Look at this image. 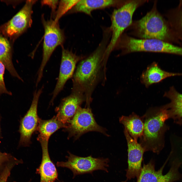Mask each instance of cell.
Segmentation results:
<instances>
[{"mask_svg":"<svg viewBox=\"0 0 182 182\" xmlns=\"http://www.w3.org/2000/svg\"><path fill=\"white\" fill-rule=\"evenodd\" d=\"M79 0H61L59 2L54 20L58 22L59 19L65 13L70 11Z\"/></svg>","mask_w":182,"mask_h":182,"instance_id":"obj_23","label":"cell"},{"mask_svg":"<svg viewBox=\"0 0 182 182\" xmlns=\"http://www.w3.org/2000/svg\"><path fill=\"white\" fill-rule=\"evenodd\" d=\"M1 118L0 116V122H1Z\"/></svg>","mask_w":182,"mask_h":182,"instance_id":"obj_28","label":"cell"},{"mask_svg":"<svg viewBox=\"0 0 182 182\" xmlns=\"http://www.w3.org/2000/svg\"></svg>","mask_w":182,"mask_h":182,"instance_id":"obj_30","label":"cell"},{"mask_svg":"<svg viewBox=\"0 0 182 182\" xmlns=\"http://www.w3.org/2000/svg\"><path fill=\"white\" fill-rule=\"evenodd\" d=\"M66 162H58L57 167L67 168L73 172L74 176L78 175L91 173L94 171L102 170L108 172L107 167L108 160L107 158H96L92 156L86 157H80L68 152Z\"/></svg>","mask_w":182,"mask_h":182,"instance_id":"obj_8","label":"cell"},{"mask_svg":"<svg viewBox=\"0 0 182 182\" xmlns=\"http://www.w3.org/2000/svg\"><path fill=\"white\" fill-rule=\"evenodd\" d=\"M12 57L10 43L6 37L0 34V61L12 76L23 81L14 67Z\"/></svg>","mask_w":182,"mask_h":182,"instance_id":"obj_21","label":"cell"},{"mask_svg":"<svg viewBox=\"0 0 182 182\" xmlns=\"http://www.w3.org/2000/svg\"><path fill=\"white\" fill-rule=\"evenodd\" d=\"M171 28L182 44V0L176 7L168 10L166 14Z\"/></svg>","mask_w":182,"mask_h":182,"instance_id":"obj_22","label":"cell"},{"mask_svg":"<svg viewBox=\"0 0 182 182\" xmlns=\"http://www.w3.org/2000/svg\"><path fill=\"white\" fill-rule=\"evenodd\" d=\"M41 147L42 157L41 163L36 170L40 176V182H54L58 176L56 167L51 160L48 150V141L38 140Z\"/></svg>","mask_w":182,"mask_h":182,"instance_id":"obj_15","label":"cell"},{"mask_svg":"<svg viewBox=\"0 0 182 182\" xmlns=\"http://www.w3.org/2000/svg\"><path fill=\"white\" fill-rule=\"evenodd\" d=\"M44 29L42 60L37 72L36 84L38 85L43 76L44 69L53 53L58 46L63 43L65 37L58 22L52 19L46 20L42 17Z\"/></svg>","mask_w":182,"mask_h":182,"instance_id":"obj_5","label":"cell"},{"mask_svg":"<svg viewBox=\"0 0 182 182\" xmlns=\"http://www.w3.org/2000/svg\"><path fill=\"white\" fill-rule=\"evenodd\" d=\"M126 182V181H123V182Z\"/></svg>","mask_w":182,"mask_h":182,"instance_id":"obj_29","label":"cell"},{"mask_svg":"<svg viewBox=\"0 0 182 182\" xmlns=\"http://www.w3.org/2000/svg\"><path fill=\"white\" fill-rule=\"evenodd\" d=\"M170 43L156 39H136L122 35L115 49H121L122 54L134 52H148L169 53Z\"/></svg>","mask_w":182,"mask_h":182,"instance_id":"obj_6","label":"cell"},{"mask_svg":"<svg viewBox=\"0 0 182 182\" xmlns=\"http://www.w3.org/2000/svg\"><path fill=\"white\" fill-rule=\"evenodd\" d=\"M182 73L166 71L162 69L157 63L153 62L149 65L142 73L140 77L141 82L146 87L158 83L168 77L182 75Z\"/></svg>","mask_w":182,"mask_h":182,"instance_id":"obj_18","label":"cell"},{"mask_svg":"<svg viewBox=\"0 0 182 182\" xmlns=\"http://www.w3.org/2000/svg\"><path fill=\"white\" fill-rule=\"evenodd\" d=\"M170 157L169 155L163 166L157 171L155 170L154 164L152 161L147 164H144L137 178V182H173L182 179V175L179 169L182 162L177 159L173 162L167 173L163 174V169Z\"/></svg>","mask_w":182,"mask_h":182,"instance_id":"obj_9","label":"cell"},{"mask_svg":"<svg viewBox=\"0 0 182 182\" xmlns=\"http://www.w3.org/2000/svg\"><path fill=\"white\" fill-rule=\"evenodd\" d=\"M84 57L81 55H77L62 47L59 76L52 93L50 104L53 103L55 98L63 89L67 81L72 78L77 64Z\"/></svg>","mask_w":182,"mask_h":182,"instance_id":"obj_12","label":"cell"},{"mask_svg":"<svg viewBox=\"0 0 182 182\" xmlns=\"http://www.w3.org/2000/svg\"><path fill=\"white\" fill-rule=\"evenodd\" d=\"M21 160H18L13 157L0 171V182H7L12 168L15 165L23 163Z\"/></svg>","mask_w":182,"mask_h":182,"instance_id":"obj_24","label":"cell"},{"mask_svg":"<svg viewBox=\"0 0 182 182\" xmlns=\"http://www.w3.org/2000/svg\"><path fill=\"white\" fill-rule=\"evenodd\" d=\"M119 120L130 136L137 141L138 138L142 135L144 129V124L141 117L133 112L128 116H122Z\"/></svg>","mask_w":182,"mask_h":182,"instance_id":"obj_19","label":"cell"},{"mask_svg":"<svg viewBox=\"0 0 182 182\" xmlns=\"http://www.w3.org/2000/svg\"><path fill=\"white\" fill-rule=\"evenodd\" d=\"M13 157L10 154L0 151V171Z\"/></svg>","mask_w":182,"mask_h":182,"instance_id":"obj_26","label":"cell"},{"mask_svg":"<svg viewBox=\"0 0 182 182\" xmlns=\"http://www.w3.org/2000/svg\"><path fill=\"white\" fill-rule=\"evenodd\" d=\"M134 24V32L140 39H157L182 46L168 21L155 6Z\"/></svg>","mask_w":182,"mask_h":182,"instance_id":"obj_3","label":"cell"},{"mask_svg":"<svg viewBox=\"0 0 182 182\" xmlns=\"http://www.w3.org/2000/svg\"><path fill=\"white\" fill-rule=\"evenodd\" d=\"M64 130L68 133L69 139L73 137L75 140L89 131L98 132L108 136L106 129L96 123L90 107H79Z\"/></svg>","mask_w":182,"mask_h":182,"instance_id":"obj_7","label":"cell"},{"mask_svg":"<svg viewBox=\"0 0 182 182\" xmlns=\"http://www.w3.org/2000/svg\"><path fill=\"white\" fill-rule=\"evenodd\" d=\"M66 126L58 120L56 116L48 120L39 119L37 128L39 134L37 139L48 141L51 135L58 129Z\"/></svg>","mask_w":182,"mask_h":182,"instance_id":"obj_20","label":"cell"},{"mask_svg":"<svg viewBox=\"0 0 182 182\" xmlns=\"http://www.w3.org/2000/svg\"><path fill=\"white\" fill-rule=\"evenodd\" d=\"M124 133L128 146V167L126 170L127 179H130L140 175L142 168V163L143 154L145 151L137 141L133 139L124 129Z\"/></svg>","mask_w":182,"mask_h":182,"instance_id":"obj_14","label":"cell"},{"mask_svg":"<svg viewBox=\"0 0 182 182\" xmlns=\"http://www.w3.org/2000/svg\"><path fill=\"white\" fill-rule=\"evenodd\" d=\"M170 100L169 103L163 105L167 110L169 118L176 123L182 124V94L178 92L173 86L164 95Z\"/></svg>","mask_w":182,"mask_h":182,"instance_id":"obj_16","label":"cell"},{"mask_svg":"<svg viewBox=\"0 0 182 182\" xmlns=\"http://www.w3.org/2000/svg\"><path fill=\"white\" fill-rule=\"evenodd\" d=\"M36 1H26L21 9L3 26L4 34L11 38H16L30 27L32 22V8Z\"/></svg>","mask_w":182,"mask_h":182,"instance_id":"obj_10","label":"cell"},{"mask_svg":"<svg viewBox=\"0 0 182 182\" xmlns=\"http://www.w3.org/2000/svg\"><path fill=\"white\" fill-rule=\"evenodd\" d=\"M104 36L95 50L79 62L72 77V88L84 94L87 107H90L92 94L97 85L101 82L104 85L106 79L103 59L109 37L105 34Z\"/></svg>","mask_w":182,"mask_h":182,"instance_id":"obj_1","label":"cell"},{"mask_svg":"<svg viewBox=\"0 0 182 182\" xmlns=\"http://www.w3.org/2000/svg\"><path fill=\"white\" fill-rule=\"evenodd\" d=\"M114 0H79L70 12H82L91 16L93 11L112 6H121L126 2Z\"/></svg>","mask_w":182,"mask_h":182,"instance_id":"obj_17","label":"cell"},{"mask_svg":"<svg viewBox=\"0 0 182 182\" xmlns=\"http://www.w3.org/2000/svg\"><path fill=\"white\" fill-rule=\"evenodd\" d=\"M59 3V1L57 0H42L41 2V4L42 5H47L51 8L52 14V15H55V16L56 13V10Z\"/></svg>","mask_w":182,"mask_h":182,"instance_id":"obj_27","label":"cell"},{"mask_svg":"<svg viewBox=\"0 0 182 182\" xmlns=\"http://www.w3.org/2000/svg\"><path fill=\"white\" fill-rule=\"evenodd\" d=\"M141 118L144 129L139 143L145 151L158 154L164 147V134L168 128L165 123L169 118L167 111L163 106L150 108Z\"/></svg>","mask_w":182,"mask_h":182,"instance_id":"obj_2","label":"cell"},{"mask_svg":"<svg viewBox=\"0 0 182 182\" xmlns=\"http://www.w3.org/2000/svg\"><path fill=\"white\" fill-rule=\"evenodd\" d=\"M5 68L4 65L0 61V97L3 94L12 95V93L7 90L5 84L4 77Z\"/></svg>","mask_w":182,"mask_h":182,"instance_id":"obj_25","label":"cell"},{"mask_svg":"<svg viewBox=\"0 0 182 182\" xmlns=\"http://www.w3.org/2000/svg\"><path fill=\"white\" fill-rule=\"evenodd\" d=\"M43 87H42L34 92L31 106L20 121L19 129L20 134L19 142L20 146H29L31 144V136L37 129L39 119L37 115V106Z\"/></svg>","mask_w":182,"mask_h":182,"instance_id":"obj_11","label":"cell"},{"mask_svg":"<svg viewBox=\"0 0 182 182\" xmlns=\"http://www.w3.org/2000/svg\"><path fill=\"white\" fill-rule=\"evenodd\" d=\"M144 2L143 1H128L117 9H115L111 17V25L109 28L111 38L107 47L103 61L107 64L109 56L124 31L131 24L133 14L137 8Z\"/></svg>","mask_w":182,"mask_h":182,"instance_id":"obj_4","label":"cell"},{"mask_svg":"<svg viewBox=\"0 0 182 182\" xmlns=\"http://www.w3.org/2000/svg\"><path fill=\"white\" fill-rule=\"evenodd\" d=\"M86 101L85 97L82 92L72 88L71 94L63 99L59 105L56 108V117L66 127L78 108Z\"/></svg>","mask_w":182,"mask_h":182,"instance_id":"obj_13","label":"cell"}]
</instances>
